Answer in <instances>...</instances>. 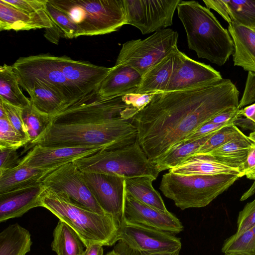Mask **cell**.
I'll use <instances>...</instances> for the list:
<instances>
[{"mask_svg": "<svg viewBox=\"0 0 255 255\" xmlns=\"http://www.w3.org/2000/svg\"><path fill=\"white\" fill-rule=\"evenodd\" d=\"M238 107H231L222 111L209 121L216 124H223L233 122L240 116Z\"/></svg>", "mask_w": 255, "mask_h": 255, "instance_id": "cell-45", "label": "cell"}, {"mask_svg": "<svg viewBox=\"0 0 255 255\" xmlns=\"http://www.w3.org/2000/svg\"><path fill=\"white\" fill-rule=\"evenodd\" d=\"M55 59L67 80L83 96L96 90L111 69L66 56H55Z\"/></svg>", "mask_w": 255, "mask_h": 255, "instance_id": "cell-18", "label": "cell"}, {"mask_svg": "<svg viewBox=\"0 0 255 255\" xmlns=\"http://www.w3.org/2000/svg\"><path fill=\"white\" fill-rule=\"evenodd\" d=\"M137 136V128L131 120L122 118L95 122L52 124L30 147H97L112 150L134 143Z\"/></svg>", "mask_w": 255, "mask_h": 255, "instance_id": "cell-2", "label": "cell"}, {"mask_svg": "<svg viewBox=\"0 0 255 255\" xmlns=\"http://www.w3.org/2000/svg\"><path fill=\"white\" fill-rule=\"evenodd\" d=\"M250 119L252 120L253 121H254L255 123V112H254L253 116L251 117V118Z\"/></svg>", "mask_w": 255, "mask_h": 255, "instance_id": "cell-55", "label": "cell"}, {"mask_svg": "<svg viewBox=\"0 0 255 255\" xmlns=\"http://www.w3.org/2000/svg\"><path fill=\"white\" fill-rule=\"evenodd\" d=\"M247 178L254 180L250 188L241 197V201H244L253 195L255 193V170L246 175Z\"/></svg>", "mask_w": 255, "mask_h": 255, "instance_id": "cell-51", "label": "cell"}, {"mask_svg": "<svg viewBox=\"0 0 255 255\" xmlns=\"http://www.w3.org/2000/svg\"><path fill=\"white\" fill-rule=\"evenodd\" d=\"M103 246L100 244H93L86 248L83 255H104Z\"/></svg>", "mask_w": 255, "mask_h": 255, "instance_id": "cell-50", "label": "cell"}, {"mask_svg": "<svg viewBox=\"0 0 255 255\" xmlns=\"http://www.w3.org/2000/svg\"><path fill=\"white\" fill-rule=\"evenodd\" d=\"M214 133L194 141H181L151 161L159 172L172 169L193 155Z\"/></svg>", "mask_w": 255, "mask_h": 255, "instance_id": "cell-28", "label": "cell"}, {"mask_svg": "<svg viewBox=\"0 0 255 255\" xmlns=\"http://www.w3.org/2000/svg\"><path fill=\"white\" fill-rule=\"evenodd\" d=\"M178 47L162 59L142 77L135 94H149L164 92L172 76L178 59Z\"/></svg>", "mask_w": 255, "mask_h": 255, "instance_id": "cell-23", "label": "cell"}, {"mask_svg": "<svg viewBox=\"0 0 255 255\" xmlns=\"http://www.w3.org/2000/svg\"><path fill=\"white\" fill-rule=\"evenodd\" d=\"M243 134L233 124L226 126L215 132L192 156L207 153Z\"/></svg>", "mask_w": 255, "mask_h": 255, "instance_id": "cell-37", "label": "cell"}, {"mask_svg": "<svg viewBox=\"0 0 255 255\" xmlns=\"http://www.w3.org/2000/svg\"><path fill=\"white\" fill-rule=\"evenodd\" d=\"M228 30L234 46L233 59L234 66L255 73V27L232 21Z\"/></svg>", "mask_w": 255, "mask_h": 255, "instance_id": "cell-22", "label": "cell"}, {"mask_svg": "<svg viewBox=\"0 0 255 255\" xmlns=\"http://www.w3.org/2000/svg\"><path fill=\"white\" fill-rule=\"evenodd\" d=\"M142 75L123 64H115L96 89L103 98L135 94Z\"/></svg>", "mask_w": 255, "mask_h": 255, "instance_id": "cell-20", "label": "cell"}, {"mask_svg": "<svg viewBox=\"0 0 255 255\" xmlns=\"http://www.w3.org/2000/svg\"><path fill=\"white\" fill-rule=\"evenodd\" d=\"M54 25L45 9L30 14L0 0V31L48 29Z\"/></svg>", "mask_w": 255, "mask_h": 255, "instance_id": "cell-21", "label": "cell"}, {"mask_svg": "<svg viewBox=\"0 0 255 255\" xmlns=\"http://www.w3.org/2000/svg\"><path fill=\"white\" fill-rule=\"evenodd\" d=\"M127 24L143 34L164 29L173 24L181 0H123Z\"/></svg>", "mask_w": 255, "mask_h": 255, "instance_id": "cell-11", "label": "cell"}, {"mask_svg": "<svg viewBox=\"0 0 255 255\" xmlns=\"http://www.w3.org/2000/svg\"><path fill=\"white\" fill-rule=\"evenodd\" d=\"M45 10L53 23L68 38H76L81 36V32L76 24L64 12L57 8L47 0Z\"/></svg>", "mask_w": 255, "mask_h": 255, "instance_id": "cell-36", "label": "cell"}, {"mask_svg": "<svg viewBox=\"0 0 255 255\" xmlns=\"http://www.w3.org/2000/svg\"><path fill=\"white\" fill-rule=\"evenodd\" d=\"M41 182L46 189L64 194L74 201L101 214H105L82 179L75 163L70 162L54 169Z\"/></svg>", "mask_w": 255, "mask_h": 255, "instance_id": "cell-12", "label": "cell"}, {"mask_svg": "<svg viewBox=\"0 0 255 255\" xmlns=\"http://www.w3.org/2000/svg\"><path fill=\"white\" fill-rule=\"evenodd\" d=\"M12 66L21 87L34 81H40L59 94L66 105L83 96L67 80L60 69L55 56L42 54L22 57Z\"/></svg>", "mask_w": 255, "mask_h": 255, "instance_id": "cell-9", "label": "cell"}, {"mask_svg": "<svg viewBox=\"0 0 255 255\" xmlns=\"http://www.w3.org/2000/svg\"><path fill=\"white\" fill-rule=\"evenodd\" d=\"M21 160L17 149L0 147V171L6 170L18 165Z\"/></svg>", "mask_w": 255, "mask_h": 255, "instance_id": "cell-42", "label": "cell"}, {"mask_svg": "<svg viewBox=\"0 0 255 255\" xmlns=\"http://www.w3.org/2000/svg\"><path fill=\"white\" fill-rule=\"evenodd\" d=\"M255 103V73L248 72L245 88L243 96L239 101L238 108Z\"/></svg>", "mask_w": 255, "mask_h": 255, "instance_id": "cell-44", "label": "cell"}, {"mask_svg": "<svg viewBox=\"0 0 255 255\" xmlns=\"http://www.w3.org/2000/svg\"><path fill=\"white\" fill-rule=\"evenodd\" d=\"M21 115L30 144L36 140L52 124V116L41 112L31 104L22 109Z\"/></svg>", "mask_w": 255, "mask_h": 255, "instance_id": "cell-33", "label": "cell"}, {"mask_svg": "<svg viewBox=\"0 0 255 255\" xmlns=\"http://www.w3.org/2000/svg\"><path fill=\"white\" fill-rule=\"evenodd\" d=\"M253 143L248 136L244 134L204 155L209 156L224 164L237 168L242 173Z\"/></svg>", "mask_w": 255, "mask_h": 255, "instance_id": "cell-26", "label": "cell"}, {"mask_svg": "<svg viewBox=\"0 0 255 255\" xmlns=\"http://www.w3.org/2000/svg\"><path fill=\"white\" fill-rule=\"evenodd\" d=\"M233 124V122L223 124H216L209 121L199 127L183 141H194L203 138L215 133L226 126Z\"/></svg>", "mask_w": 255, "mask_h": 255, "instance_id": "cell-43", "label": "cell"}, {"mask_svg": "<svg viewBox=\"0 0 255 255\" xmlns=\"http://www.w3.org/2000/svg\"><path fill=\"white\" fill-rule=\"evenodd\" d=\"M150 176L125 179L126 193L138 201L163 212L168 211L159 193L152 186Z\"/></svg>", "mask_w": 255, "mask_h": 255, "instance_id": "cell-29", "label": "cell"}, {"mask_svg": "<svg viewBox=\"0 0 255 255\" xmlns=\"http://www.w3.org/2000/svg\"><path fill=\"white\" fill-rule=\"evenodd\" d=\"M6 2L25 12L32 14L45 10L47 0H4Z\"/></svg>", "mask_w": 255, "mask_h": 255, "instance_id": "cell-41", "label": "cell"}, {"mask_svg": "<svg viewBox=\"0 0 255 255\" xmlns=\"http://www.w3.org/2000/svg\"><path fill=\"white\" fill-rule=\"evenodd\" d=\"M222 252L237 255H255V226L241 234H234L223 243Z\"/></svg>", "mask_w": 255, "mask_h": 255, "instance_id": "cell-34", "label": "cell"}, {"mask_svg": "<svg viewBox=\"0 0 255 255\" xmlns=\"http://www.w3.org/2000/svg\"><path fill=\"white\" fill-rule=\"evenodd\" d=\"M106 255H119L117 253L113 250V251L108 253Z\"/></svg>", "mask_w": 255, "mask_h": 255, "instance_id": "cell-54", "label": "cell"}, {"mask_svg": "<svg viewBox=\"0 0 255 255\" xmlns=\"http://www.w3.org/2000/svg\"><path fill=\"white\" fill-rule=\"evenodd\" d=\"M29 142L12 126L7 117L0 119V147L17 149Z\"/></svg>", "mask_w": 255, "mask_h": 255, "instance_id": "cell-38", "label": "cell"}, {"mask_svg": "<svg viewBox=\"0 0 255 255\" xmlns=\"http://www.w3.org/2000/svg\"><path fill=\"white\" fill-rule=\"evenodd\" d=\"M248 137L253 142L255 143V131L251 132Z\"/></svg>", "mask_w": 255, "mask_h": 255, "instance_id": "cell-53", "label": "cell"}, {"mask_svg": "<svg viewBox=\"0 0 255 255\" xmlns=\"http://www.w3.org/2000/svg\"><path fill=\"white\" fill-rule=\"evenodd\" d=\"M180 250H177L174 252H162L156 253H149L146 252H142L143 255H179Z\"/></svg>", "mask_w": 255, "mask_h": 255, "instance_id": "cell-52", "label": "cell"}, {"mask_svg": "<svg viewBox=\"0 0 255 255\" xmlns=\"http://www.w3.org/2000/svg\"><path fill=\"white\" fill-rule=\"evenodd\" d=\"M239 174L181 175L168 172L159 189L181 210L204 207L240 178Z\"/></svg>", "mask_w": 255, "mask_h": 255, "instance_id": "cell-6", "label": "cell"}, {"mask_svg": "<svg viewBox=\"0 0 255 255\" xmlns=\"http://www.w3.org/2000/svg\"><path fill=\"white\" fill-rule=\"evenodd\" d=\"M102 149L97 147H51L36 145L21 158L19 164L53 169Z\"/></svg>", "mask_w": 255, "mask_h": 255, "instance_id": "cell-17", "label": "cell"}, {"mask_svg": "<svg viewBox=\"0 0 255 255\" xmlns=\"http://www.w3.org/2000/svg\"><path fill=\"white\" fill-rule=\"evenodd\" d=\"M224 255H237L225 254Z\"/></svg>", "mask_w": 255, "mask_h": 255, "instance_id": "cell-56", "label": "cell"}, {"mask_svg": "<svg viewBox=\"0 0 255 255\" xmlns=\"http://www.w3.org/2000/svg\"><path fill=\"white\" fill-rule=\"evenodd\" d=\"M219 72L209 65L195 61L180 51L164 92L192 89L222 79Z\"/></svg>", "mask_w": 255, "mask_h": 255, "instance_id": "cell-15", "label": "cell"}, {"mask_svg": "<svg viewBox=\"0 0 255 255\" xmlns=\"http://www.w3.org/2000/svg\"><path fill=\"white\" fill-rule=\"evenodd\" d=\"M54 169L19 164L11 169L0 171V194L41 182Z\"/></svg>", "mask_w": 255, "mask_h": 255, "instance_id": "cell-25", "label": "cell"}, {"mask_svg": "<svg viewBox=\"0 0 255 255\" xmlns=\"http://www.w3.org/2000/svg\"><path fill=\"white\" fill-rule=\"evenodd\" d=\"M81 175L104 212L114 217L121 225L124 221L125 178L101 173L81 172Z\"/></svg>", "mask_w": 255, "mask_h": 255, "instance_id": "cell-13", "label": "cell"}, {"mask_svg": "<svg viewBox=\"0 0 255 255\" xmlns=\"http://www.w3.org/2000/svg\"><path fill=\"white\" fill-rule=\"evenodd\" d=\"M178 15L187 35L190 49L199 58L223 65L233 54L232 37L210 9L195 0H181Z\"/></svg>", "mask_w": 255, "mask_h": 255, "instance_id": "cell-3", "label": "cell"}, {"mask_svg": "<svg viewBox=\"0 0 255 255\" xmlns=\"http://www.w3.org/2000/svg\"><path fill=\"white\" fill-rule=\"evenodd\" d=\"M203 1L207 8L217 11L229 24L232 22L228 14L226 0H204Z\"/></svg>", "mask_w": 255, "mask_h": 255, "instance_id": "cell-46", "label": "cell"}, {"mask_svg": "<svg viewBox=\"0 0 255 255\" xmlns=\"http://www.w3.org/2000/svg\"><path fill=\"white\" fill-rule=\"evenodd\" d=\"M113 250L119 255H143L141 252L130 247L122 240L118 242Z\"/></svg>", "mask_w": 255, "mask_h": 255, "instance_id": "cell-48", "label": "cell"}, {"mask_svg": "<svg viewBox=\"0 0 255 255\" xmlns=\"http://www.w3.org/2000/svg\"><path fill=\"white\" fill-rule=\"evenodd\" d=\"M46 188L41 183L0 194V222L22 216L42 207L41 198Z\"/></svg>", "mask_w": 255, "mask_h": 255, "instance_id": "cell-19", "label": "cell"}, {"mask_svg": "<svg viewBox=\"0 0 255 255\" xmlns=\"http://www.w3.org/2000/svg\"><path fill=\"white\" fill-rule=\"evenodd\" d=\"M239 92L230 80L154 94L133 118L137 142L152 161L184 140L222 111L238 107Z\"/></svg>", "mask_w": 255, "mask_h": 255, "instance_id": "cell-1", "label": "cell"}, {"mask_svg": "<svg viewBox=\"0 0 255 255\" xmlns=\"http://www.w3.org/2000/svg\"><path fill=\"white\" fill-rule=\"evenodd\" d=\"M169 172L179 175H215L218 174H240L239 169L217 161L211 157L198 154L192 156Z\"/></svg>", "mask_w": 255, "mask_h": 255, "instance_id": "cell-24", "label": "cell"}, {"mask_svg": "<svg viewBox=\"0 0 255 255\" xmlns=\"http://www.w3.org/2000/svg\"><path fill=\"white\" fill-rule=\"evenodd\" d=\"M143 105L144 99L141 94L103 98L95 90L66 105L52 116V124L95 122L117 118L132 121Z\"/></svg>", "mask_w": 255, "mask_h": 255, "instance_id": "cell-5", "label": "cell"}, {"mask_svg": "<svg viewBox=\"0 0 255 255\" xmlns=\"http://www.w3.org/2000/svg\"><path fill=\"white\" fill-rule=\"evenodd\" d=\"M76 24L81 36L114 32L127 19L123 0H49Z\"/></svg>", "mask_w": 255, "mask_h": 255, "instance_id": "cell-7", "label": "cell"}, {"mask_svg": "<svg viewBox=\"0 0 255 255\" xmlns=\"http://www.w3.org/2000/svg\"><path fill=\"white\" fill-rule=\"evenodd\" d=\"M21 88L29 95L31 104L34 107L49 115H56L66 105L55 90L40 81H34Z\"/></svg>", "mask_w": 255, "mask_h": 255, "instance_id": "cell-27", "label": "cell"}, {"mask_svg": "<svg viewBox=\"0 0 255 255\" xmlns=\"http://www.w3.org/2000/svg\"><path fill=\"white\" fill-rule=\"evenodd\" d=\"M52 250L57 255H83V243L77 233L64 222L59 220L55 228Z\"/></svg>", "mask_w": 255, "mask_h": 255, "instance_id": "cell-32", "label": "cell"}, {"mask_svg": "<svg viewBox=\"0 0 255 255\" xmlns=\"http://www.w3.org/2000/svg\"><path fill=\"white\" fill-rule=\"evenodd\" d=\"M178 38L177 31L164 28L145 39L128 41L123 44L116 64L128 66L143 75L177 47Z\"/></svg>", "mask_w": 255, "mask_h": 255, "instance_id": "cell-10", "label": "cell"}, {"mask_svg": "<svg viewBox=\"0 0 255 255\" xmlns=\"http://www.w3.org/2000/svg\"><path fill=\"white\" fill-rule=\"evenodd\" d=\"M119 240L149 253L174 252L182 246L180 239L173 234L125 221L120 227Z\"/></svg>", "mask_w": 255, "mask_h": 255, "instance_id": "cell-14", "label": "cell"}, {"mask_svg": "<svg viewBox=\"0 0 255 255\" xmlns=\"http://www.w3.org/2000/svg\"><path fill=\"white\" fill-rule=\"evenodd\" d=\"M41 202L42 207L74 230L86 248L96 244L112 246L119 241L121 225L111 215L97 213L64 194L47 189Z\"/></svg>", "mask_w": 255, "mask_h": 255, "instance_id": "cell-4", "label": "cell"}, {"mask_svg": "<svg viewBox=\"0 0 255 255\" xmlns=\"http://www.w3.org/2000/svg\"><path fill=\"white\" fill-rule=\"evenodd\" d=\"M233 125L241 127L245 130H251L255 131V123L247 118L237 117L234 121Z\"/></svg>", "mask_w": 255, "mask_h": 255, "instance_id": "cell-49", "label": "cell"}, {"mask_svg": "<svg viewBox=\"0 0 255 255\" xmlns=\"http://www.w3.org/2000/svg\"><path fill=\"white\" fill-rule=\"evenodd\" d=\"M32 244L29 232L17 223L9 225L0 233V255H25Z\"/></svg>", "mask_w": 255, "mask_h": 255, "instance_id": "cell-30", "label": "cell"}, {"mask_svg": "<svg viewBox=\"0 0 255 255\" xmlns=\"http://www.w3.org/2000/svg\"><path fill=\"white\" fill-rule=\"evenodd\" d=\"M255 226V199L248 203L239 214L237 231L234 234L238 236Z\"/></svg>", "mask_w": 255, "mask_h": 255, "instance_id": "cell-39", "label": "cell"}, {"mask_svg": "<svg viewBox=\"0 0 255 255\" xmlns=\"http://www.w3.org/2000/svg\"><path fill=\"white\" fill-rule=\"evenodd\" d=\"M228 14L232 22L255 27V0H226Z\"/></svg>", "mask_w": 255, "mask_h": 255, "instance_id": "cell-35", "label": "cell"}, {"mask_svg": "<svg viewBox=\"0 0 255 255\" xmlns=\"http://www.w3.org/2000/svg\"><path fill=\"white\" fill-rule=\"evenodd\" d=\"M0 99L21 109L31 105L30 99L21 90L17 75L12 66L5 64L0 67Z\"/></svg>", "mask_w": 255, "mask_h": 255, "instance_id": "cell-31", "label": "cell"}, {"mask_svg": "<svg viewBox=\"0 0 255 255\" xmlns=\"http://www.w3.org/2000/svg\"><path fill=\"white\" fill-rule=\"evenodd\" d=\"M82 172L116 175L125 179L150 176L159 172L137 141L123 147L102 149L73 162Z\"/></svg>", "mask_w": 255, "mask_h": 255, "instance_id": "cell-8", "label": "cell"}, {"mask_svg": "<svg viewBox=\"0 0 255 255\" xmlns=\"http://www.w3.org/2000/svg\"><path fill=\"white\" fill-rule=\"evenodd\" d=\"M254 170H255V143L253 142L249 149L244 170L239 176L241 178Z\"/></svg>", "mask_w": 255, "mask_h": 255, "instance_id": "cell-47", "label": "cell"}, {"mask_svg": "<svg viewBox=\"0 0 255 255\" xmlns=\"http://www.w3.org/2000/svg\"><path fill=\"white\" fill-rule=\"evenodd\" d=\"M124 221L141 225L172 234H176L183 230V226L173 214L163 212L143 204L126 193Z\"/></svg>", "mask_w": 255, "mask_h": 255, "instance_id": "cell-16", "label": "cell"}, {"mask_svg": "<svg viewBox=\"0 0 255 255\" xmlns=\"http://www.w3.org/2000/svg\"><path fill=\"white\" fill-rule=\"evenodd\" d=\"M0 100L2 103L10 124L19 133L29 141L27 129L22 118V109L4 102L0 99Z\"/></svg>", "mask_w": 255, "mask_h": 255, "instance_id": "cell-40", "label": "cell"}]
</instances>
